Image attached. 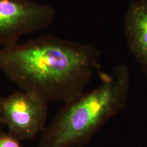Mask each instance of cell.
<instances>
[{"label":"cell","mask_w":147,"mask_h":147,"mask_svg":"<svg viewBox=\"0 0 147 147\" xmlns=\"http://www.w3.org/2000/svg\"><path fill=\"white\" fill-rule=\"evenodd\" d=\"M18 139L0 131V147H23Z\"/></svg>","instance_id":"obj_6"},{"label":"cell","mask_w":147,"mask_h":147,"mask_svg":"<svg viewBox=\"0 0 147 147\" xmlns=\"http://www.w3.org/2000/svg\"><path fill=\"white\" fill-rule=\"evenodd\" d=\"M130 74L125 64L109 74L94 89L65 103L52 123L42 132L37 147H75L86 144L110 119L125 108Z\"/></svg>","instance_id":"obj_2"},{"label":"cell","mask_w":147,"mask_h":147,"mask_svg":"<svg viewBox=\"0 0 147 147\" xmlns=\"http://www.w3.org/2000/svg\"><path fill=\"white\" fill-rule=\"evenodd\" d=\"M129 50L147 79V0L130 3L124 21Z\"/></svg>","instance_id":"obj_5"},{"label":"cell","mask_w":147,"mask_h":147,"mask_svg":"<svg viewBox=\"0 0 147 147\" xmlns=\"http://www.w3.org/2000/svg\"><path fill=\"white\" fill-rule=\"evenodd\" d=\"M1 101H2V99L0 98V131H1V126L2 123H1Z\"/></svg>","instance_id":"obj_7"},{"label":"cell","mask_w":147,"mask_h":147,"mask_svg":"<svg viewBox=\"0 0 147 147\" xmlns=\"http://www.w3.org/2000/svg\"><path fill=\"white\" fill-rule=\"evenodd\" d=\"M51 5L32 0H0V49L18 43L22 36L48 28L55 20Z\"/></svg>","instance_id":"obj_3"},{"label":"cell","mask_w":147,"mask_h":147,"mask_svg":"<svg viewBox=\"0 0 147 147\" xmlns=\"http://www.w3.org/2000/svg\"><path fill=\"white\" fill-rule=\"evenodd\" d=\"M100 59L91 44L47 34L0 49V69L20 90L65 104L84 93Z\"/></svg>","instance_id":"obj_1"},{"label":"cell","mask_w":147,"mask_h":147,"mask_svg":"<svg viewBox=\"0 0 147 147\" xmlns=\"http://www.w3.org/2000/svg\"><path fill=\"white\" fill-rule=\"evenodd\" d=\"M47 103L34 93L14 92L1 101V123L18 140H31L46 127Z\"/></svg>","instance_id":"obj_4"}]
</instances>
